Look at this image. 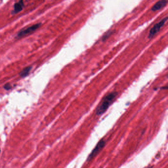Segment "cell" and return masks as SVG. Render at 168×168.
<instances>
[{
	"instance_id": "1",
	"label": "cell",
	"mask_w": 168,
	"mask_h": 168,
	"mask_svg": "<svg viewBox=\"0 0 168 168\" xmlns=\"http://www.w3.org/2000/svg\"><path fill=\"white\" fill-rule=\"evenodd\" d=\"M118 93L116 91L110 92L104 98L100 105L98 106L96 110V114L98 115H101L107 111L110 106L112 105L115 101Z\"/></svg>"
},
{
	"instance_id": "2",
	"label": "cell",
	"mask_w": 168,
	"mask_h": 168,
	"mask_svg": "<svg viewBox=\"0 0 168 168\" xmlns=\"http://www.w3.org/2000/svg\"><path fill=\"white\" fill-rule=\"evenodd\" d=\"M167 20H168V17H165L161 21L156 23L155 25H154V26L150 30L149 33L148 35V38L150 39V38H153L156 34H157L160 31V30L162 28V27L167 22Z\"/></svg>"
},
{
	"instance_id": "3",
	"label": "cell",
	"mask_w": 168,
	"mask_h": 168,
	"mask_svg": "<svg viewBox=\"0 0 168 168\" xmlns=\"http://www.w3.org/2000/svg\"><path fill=\"white\" fill-rule=\"evenodd\" d=\"M41 25V23H38L37 24H34V25H33L31 26H29L27 28L21 30L18 33V34L16 35V38H20L21 37H24V36H25L28 34L34 32V31H35L36 30H37L39 28Z\"/></svg>"
},
{
	"instance_id": "4",
	"label": "cell",
	"mask_w": 168,
	"mask_h": 168,
	"mask_svg": "<svg viewBox=\"0 0 168 168\" xmlns=\"http://www.w3.org/2000/svg\"><path fill=\"white\" fill-rule=\"evenodd\" d=\"M105 144H106V141L105 140H101L94 148L93 150L91 151L90 154H89L88 157L87 161H90L94 157H95L96 155L104 147Z\"/></svg>"
},
{
	"instance_id": "5",
	"label": "cell",
	"mask_w": 168,
	"mask_h": 168,
	"mask_svg": "<svg viewBox=\"0 0 168 168\" xmlns=\"http://www.w3.org/2000/svg\"><path fill=\"white\" fill-rule=\"evenodd\" d=\"M167 3H168V1H164V0L157 1L152 7L151 10L153 11H156L160 10L162 8L166 6Z\"/></svg>"
},
{
	"instance_id": "6",
	"label": "cell",
	"mask_w": 168,
	"mask_h": 168,
	"mask_svg": "<svg viewBox=\"0 0 168 168\" xmlns=\"http://www.w3.org/2000/svg\"><path fill=\"white\" fill-rule=\"evenodd\" d=\"M24 7V2L23 1H20L15 3L13 6V10L12 11V14H17L23 10Z\"/></svg>"
},
{
	"instance_id": "7",
	"label": "cell",
	"mask_w": 168,
	"mask_h": 168,
	"mask_svg": "<svg viewBox=\"0 0 168 168\" xmlns=\"http://www.w3.org/2000/svg\"><path fill=\"white\" fill-rule=\"evenodd\" d=\"M32 69V66L26 67L19 73V75H20V77L22 78H25L29 74H30Z\"/></svg>"
},
{
	"instance_id": "8",
	"label": "cell",
	"mask_w": 168,
	"mask_h": 168,
	"mask_svg": "<svg viewBox=\"0 0 168 168\" xmlns=\"http://www.w3.org/2000/svg\"><path fill=\"white\" fill-rule=\"evenodd\" d=\"M113 33V31L112 30H110L108 31L107 32L105 33V35L102 37V40L103 41H105L106 40H107L110 36L112 35V34Z\"/></svg>"
},
{
	"instance_id": "9",
	"label": "cell",
	"mask_w": 168,
	"mask_h": 168,
	"mask_svg": "<svg viewBox=\"0 0 168 168\" xmlns=\"http://www.w3.org/2000/svg\"><path fill=\"white\" fill-rule=\"evenodd\" d=\"M4 88L6 90H10L12 88V86H11V85L10 83H7V84H4Z\"/></svg>"
},
{
	"instance_id": "10",
	"label": "cell",
	"mask_w": 168,
	"mask_h": 168,
	"mask_svg": "<svg viewBox=\"0 0 168 168\" xmlns=\"http://www.w3.org/2000/svg\"><path fill=\"white\" fill-rule=\"evenodd\" d=\"M0 152H1V149H0Z\"/></svg>"
}]
</instances>
